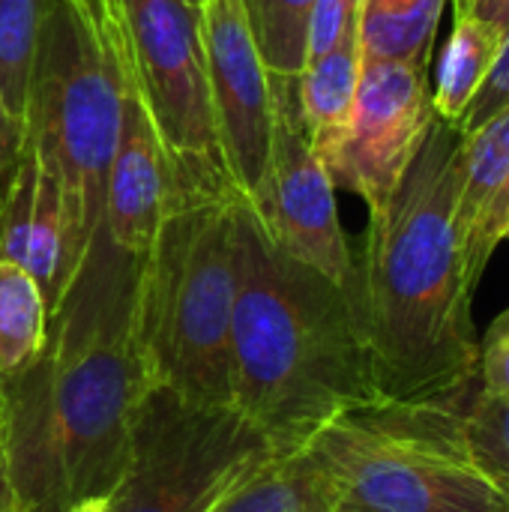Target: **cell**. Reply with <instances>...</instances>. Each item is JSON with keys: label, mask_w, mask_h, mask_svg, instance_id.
Masks as SVG:
<instances>
[{"label": "cell", "mask_w": 509, "mask_h": 512, "mask_svg": "<svg viewBox=\"0 0 509 512\" xmlns=\"http://www.w3.org/2000/svg\"><path fill=\"white\" fill-rule=\"evenodd\" d=\"M240 195L183 198L141 255L135 300L150 387L228 408Z\"/></svg>", "instance_id": "obj_4"}, {"label": "cell", "mask_w": 509, "mask_h": 512, "mask_svg": "<svg viewBox=\"0 0 509 512\" xmlns=\"http://www.w3.org/2000/svg\"><path fill=\"white\" fill-rule=\"evenodd\" d=\"M0 512H24V504H21V498H18V489H15V483H12V471H9L3 435H0Z\"/></svg>", "instance_id": "obj_29"}, {"label": "cell", "mask_w": 509, "mask_h": 512, "mask_svg": "<svg viewBox=\"0 0 509 512\" xmlns=\"http://www.w3.org/2000/svg\"><path fill=\"white\" fill-rule=\"evenodd\" d=\"M453 3H456V9L474 15L483 24L498 27L501 33L509 30V0H453Z\"/></svg>", "instance_id": "obj_28"}, {"label": "cell", "mask_w": 509, "mask_h": 512, "mask_svg": "<svg viewBox=\"0 0 509 512\" xmlns=\"http://www.w3.org/2000/svg\"><path fill=\"white\" fill-rule=\"evenodd\" d=\"M90 240L84 237L60 183L24 141L0 201V258L21 264L48 303L66 294Z\"/></svg>", "instance_id": "obj_12"}, {"label": "cell", "mask_w": 509, "mask_h": 512, "mask_svg": "<svg viewBox=\"0 0 509 512\" xmlns=\"http://www.w3.org/2000/svg\"><path fill=\"white\" fill-rule=\"evenodd\" d=\"M54 3L57 0H0V96L18 123H24L27 87Z\"/></svg>", "instance_id": "obj_20"}, {"label": "cell", "mask_w": 509, "mask_h": 512, "mask_svg": "<svg viewBox=\"0 0 509 512\" xmlns=\"http://www.w3.org/2000/svg\"><path fill=\"white\" fill-rule=\"evenodd\" d=\"M141 258L99 225L48 315L39 357L0 375V435L24 512H105L150 390L138 333Z\"/></svg>", "instance_id": "obj_1"}, {"label": "cell", "mask_w": 509, "mask_h": 512, "mask_svg": "<svg viewBox=\"0 0 509 512\" xmlns=\"http://www.w3.org/2000/svg\"><path fill=\"white\" fill-rule=\"evenodd\" d=\"M48 336V303L36 279L0 258V375L30 366Z\"/></svg>", "instance_id": "obj_19"}, {"label": "cell", "mask_w": 509, "mask_h": 512, "mask_svg": "<svg viewBox=\"0 0 509 512\" xmlns=\"http://www.w3.org/2000/svg\"><path fill=\"white\" fill-rule=\"evenodd\" d=\"M447 0H357V42L363 60L429 66Z\"/></svg>", "instance_id": "obj_16"}, {"label": "cell", "mask_w": 509, "mask_h": 512, "mask_svg": "<svg viewBox=\"0 0 509 512\" xmlns=\"http://www.w3.org/2000/svg\"><path fill=\"white\" fill-rule=\"evenodd\" d=\"M264 237L288 258L318 270L354 294V252L339 222L336 183L312 150L300 114L294 78L273 75V135L264 171L243 195Z\"/></svg>", "instance_id": "obj_9"}, {"label": "cell", "mask_w": 509, "mask_h": 512, "mask_svg": "<svg viewBox=\"0 0 509 512\" xmlns=\"http://www.w3.org/2000/svg\"><path fill=\"white\" fill-rule=\"evenodd\" d=\"M231 408L282 456L351 408L378 402L354 294L282 255L237 198Z\"/></svg>", "instance_id": "obj_3"}, {"label": "cell", "mask_w": 509, "mask_h": 512, "mask_svg": "<svg viewBox=\"0 0 509 512\" xmlns=\"http://www.w3.org/2000/svg\"><path fill=\"white\" fill-rule=\"evenodd\" d=\"M509 105V30L501 39V48L495 54V63L483 81V87L477 90V96L471 99V105L465 108L462 120H459V132L468 135L474 132L477 126H483L486 120H492L501 108Z\"/></svg>", "instance_id": "obj_23"}, {"label": "cell", "mask_w": 509, "mask_h": 512, "mask_svg": "<svg viewBox=\"0 0 509 512\" xmlns=\"http://www.w3.org/2000/svg\"><path fill=\"white\" fill-rule=\"evenodd\" d=\"M315 0H243L255 45L270 75L297 78L306 63V30Z\"/></svg>", "instance_id": "obj_21"}, {"label": "cell", "mask_w": 509, "mask_h": 512, "mask_svg": "<svg viewBox=\"0 0 509 512\" xmlns=\"http://www.w3.org/2000/svg\"><path fill=\"white\" fill-rule=\"evenodd\" d=\"M186 3H189V6H195V9H201V6H204V0H186Z\"/></svg>", "instance_id": "obj_30"}, {"label": "cell", "mask_w": 509, "mask_h": 512, "mask_svg": "<svg viewBox=\"0 0 509 512\" xmlns=\"http://www.w3.org/2000/svg\"><path fill=\"white\" fill-rule=\"evenodd\" d=\"M429 66L363 60L348 126L324 159L333 183L384 207L435 123Z\"/></svg>", "instance_id": "obj_10"}, {"label": "cell", "mask_w": 509, "mask_h": 512, "mask_svg": "<svg viewBox=\"0 0 509 512\" xmlns=\"http://www.w3.org/2000/svg\"><path fill=\"white\" fill-rule=\"evenodd\" d=\"M279 456L237 408L150 387L135 411L126 474L105 512H210Z\"/></svg>", "instance_id": "obj_7"}, {"label": "cell", "mask_w": 509, "mask_h": 512, "mask_svg": "<svg viewBox=\"0 0 509 512\" xmlns=\"http://www.w3.org/2000/svg\"><path fill=\"white\" fill-rule=\"evenodd\" d=\"M471 387L378 399L324 426L303 450L327 480L330 512H509V495L468 450Z\"/></svg>", "instance_id": "obj_5"}, {"label": "cell", "mask_w": 509, "mask_h": 512, "mask_svg": "<svg viewBox=\"0 0 509 512\" xmlns=\"http://www.w3.org/2000/svg\"><path fill=\"white\" fill-rule=\"evenodd\" d=\"M120 66L123 120L105 183L102 228L111 237V243L141 258L150 249L165 216L180 204V183L159 141V132L126 72L123 57Z\"/></svg>", "instance_id": "obj_13"}, {"label": "cell", "mask_w": 509, "mask_h": 512, "mask_svg": "<svg viewBox=\"0 0 509 512\" xmlns=\"http://www.w3.org/2000/svg\"><path fill=\"white\" fill-rule=\"evenodd\" d=\"M117 48L171 159L180 201L240 192L219 147L198 9L186 0H120Z\"/></svg>", "instance_id": "obj_8"}, {"label": "cell", "mask_w": 509, "mask_h": 512, "mask_svg": "<svg viewBox=\"0 0 509 512\" xmlns=\"http://www.w3.org/2000/svg\"><path fill=\"white\" fill-rule=\"evenodd\" d=\"M201 39L219 147L234 186L249 195L273 135V75L255 45L243 0H204Z\"/></svg>", "instance_id": "obj_11"}, {"label": "cell", "mask_w": 509, "mask_h": 512, "mask_svg": "<svg viewBox=\"0 0 509 512\" xmlns=\"http://www.w3.org/2000/svg\"><path fill=\"white\" fill-rule=\"evenodd\" d=\"M78 6V12L84 15V21L102 36V39H114L117 36V12H120V0H72Z\"/></svg>", "instance_id": "obj_27"}, {"label": "cell", "mask_w": 509, "mask_h": 512, "mask_svg": "<svg viewBox=\"0 0 509 512\" xmlns=\"http://www.w3.org/2000/svg\"><path fill=\"white\" fill-rule=\"evenodd\" d=\"M456 222L468 270L480 282L509 222V105L462 135Z\"/></svg>", "instance_id": "obj_14"}, {"label": "cell", "mask_w": 509, "mask_h": 512, "mask_svg": "<svg viewBox=\"0 0 509 512\" xmlns=\"http://www.w3.org/2000/svg\"><path fill=\"white\" fill-rule=\"evenodd\" d=\"M462 132L435 117L384 207L369 213L354 303L378 399H435L477 381L480 339L459 207Z\"/></svg>", "instance_id": "obj_2"}, {"label": "cell", "mask_w": 509, "mask_h": 512, "mask_svg": "<svg viewBox=\"0 0 509 512\" xmlns=\"http://www.w3.org/2000/svg\"><path fill=\"white\" fill-rule=\"evenodd\" d=\"M360 66H363V57H360V42H357V27H354L327 54L306 60L300 75L294 78L297 114L321 162L333 153V147L339 144L348 126L357 84H360Z\"/></svg>", "instance_id": "obj_15"}, {"label": "cell", "mask_w": 509, "mask_h": 512, "mask_svg": "<svg viewBox=\"0 0 509 512\" xmlns=\"http://www.w3.org/2000/svg\"><path fill=\"white\" fill-rule=\"evenodd\" d=\"M504 240H509V222H507V234H504Z\"/></svg>", "instance_id": "obj_31"}, {"label": "cell", "mask_w": 509, "mask_h": 512, "mask_svg": "<svg viewBox=\"0 0 509 512\" xmlns=\"http://www.w3.org/2000/svg\"><path fill=\"white\" fill-rule=\"evenodd\" d=\"M120 120L123 66L117 36L102 39L72 0H57L27 87L24 141L60 183L87 240L102 225Z\"/></svg>", "instance_id": "obj_6"}, {"label": "cell", "mask_w": 509, "mask_h": 512, "mask_svg": "<svg viewBox=\"0 0 509 512\" xmlns=\"http://www.w3.org/2000/svg\"><path fill=\"white\" fill-rule=\"evenodd\" d=\"M465 438L477 468L509 495V399L480 390V381L465 399Z\"/></svg>", "instance_id": "obj_22"}, {"label": "cell", "mask_w": 509, "mask_h": 512, "mask_svg": "<svg viewBox=\"0 0 509 512\" xmlns=\"http://www.w3.org/2000/svg\"><path fill=\"white\" fill-rule=\"evenodd\" d=\"M24 147V123H18L0 96V174H9Z\"/></svg>", "instance_id": "obj_26"}, {"label": "cell", "mask_w": 509, "mask_h": 512, "mask_svg": "<svg viewBox=\"0 0 509 512\" xmlns=\"http://www.w3.org/2000/svg\"><path fill=\"white\" fill-rule=\"evenodd\" d=\"M210 512H330V489L306 450L264 465Z\"/></svg>", "instance_id": "obj_18"}, {"label": "cell", "mask_w": 509, "mask_h": 512, "mask_svg": "<svg viewBox=\"0 0 509 512\" xmlns=\"http://www.w3.org/2000/svg\"><path fill=\"white\" fill-rule=\"evenodd\" d=\"M477 381H480V390L509 399V306L489 324L480 342Z\"/></svg>", "instance_id": "obj_25"}, {"label": "cell", "mask_w": 509, "mask_h": 512, "mask_svg": "<svg viewBox=\"0 0 509 512\" xmlns=\"http://www.w3.org/2000/svg\"><path fill=\"white\" fill-rule=\"evenodd\" d=\"M354 27H357V0H315L306 30V60L327 54Z\"/></svg>", "instance_id": "obj_24"}, {"label": "cell", "mask_w": 509, "mask_h": 512, "mask_svg": "<svg viewBox=\"0 0 509 512\" xmlns=\"http://www.w3.org/2000/svg\"><path fill=\"white\" fill-rule=\"evenodd\" d=\"M501 39L504 33L498 27L483 24L474 15L456 9L453 33L438 63V84L432 90V105L441 120L459 126L465 108L471 105L495 63Z\"/></svg>", "instance_id": "obj_17"}]
</instances>
